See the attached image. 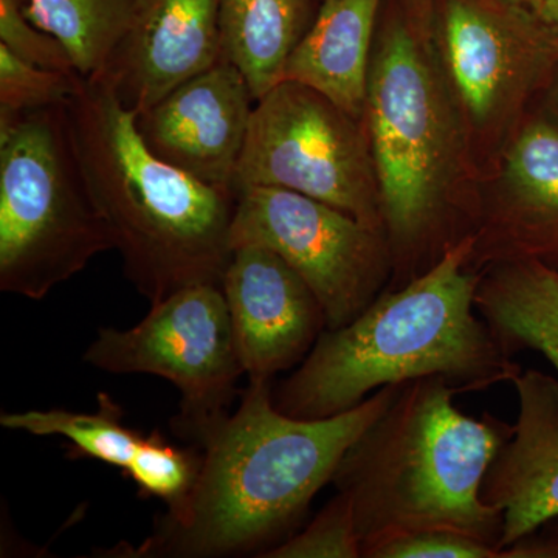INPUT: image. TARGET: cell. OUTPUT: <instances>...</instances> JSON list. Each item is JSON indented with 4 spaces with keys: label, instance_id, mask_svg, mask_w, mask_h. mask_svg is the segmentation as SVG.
<instances>
[{
    "label": "cell",
    "instance_id": "1",
    "mask_svg": "<svg viewBox=\"0 0 558 558\" xmlns=\"http://www.w3.org/2000/svg\"><path fill=\"white\" fill-rule=\"evenodd\" d=\"M399 385L337 416L299 418L277 409L271 380H250L238 410L201 439V472L189 498L120 557H263L295 534L312 499L332 483L341 458Z\"/></svg>",
    "mask_w": 558,
    "mask_h": 558
},
{
    "label": "cell",
    "instance_id": "2",
    "mask_svg": "<svg viewBox=\"0 0 558 558\" xmlns=\"http://www.w3.org/2000/svg\"><path fill=\"white\" fill-rule=\"evenodd\" d=\"M475 241L465 238L409 284L385 290L343 328L323 330L274 391L277 409L299 418L332 417L387 385L424 377H440L459 395L512 384L523 368L476 312Z\"/></svg>",
    "mask_w": 558,
    "mask_h": 558
},
{
    "label": "cell",
    "instance_id": "3",
    "mask_svg": "<svg viewBox=\"0 0 558 558\" xmlns=\"http://www.w3.org/2000/svg\"><path fill=\"white\" fill-rule=\"evenodd\" d=\"M458 395L440 377L403 381L341 458L332 483L351 502L362 558L380 543L425 531L457 532L499 550L502 513L483 501L481 486L513 425L462 413Z\"/></svg>",
    "mask_w": 558,
    "mask_h": 558
},
{
    "label": "cell",
    "instance_id": "4",
    "mask_svg": "<svg viewBox=\"0 0 558 558\" xmlns=\"http://www.w3.org/2000/svg\"><path fill=\"white\" fill-rule=\"evenodd\" d=\"M68 112L87 185L135 289L156 304L190 286H220L236 193L154 156L137 116L105 81L84 80Z\"/></svg>",
    "mask_w": 558,
    "mask_h": 558
},
{
    "label": "cell",
    "instance_id": "5",
    "mask_svg": "<svg viewBox=\"0 0 558 558\" xmlns=\"http://www.w3.org/2000/svg\"><path fill=\"white\" fill-rule=\"evenodd\" d=\"M366 123L392 256L388 289L409 284L472 236L451 193L454 126L429 47L413 22H389L369 65Z\"/></svg>",
    "mask_w": 558,
    "mask_h": 558
},
{
    "label": "cell",
    "instance_id": "6",
    "mask_svg": "<svg viewBox=\"0 0 558 558\" xmlns=\"http://www.w3.org/2000/svg\"><path fill=\"white\" fill-rule=\"evenodd\" d=\"M113 248L76 154L68 106L0 117V290L46 299Z\"/></svg>",
    "mask_w": 558,
    "mask_h": 558
},
{
    "label": "cell",
    "instance_id": "7",
    "mask_svg": "<svg viewBox=\"0 0 558 558\" xmlns=\"http://www.w3.org/2000/svg\"><path fill=\"white\" fill-rule=\"evenodd\" d=\"M247 186L295 191L385 231L379 183L360 121L293 81H282L256 101L234 179L236 193Z\"/></svg>",
    "mask_w": 558,
    "mask_h": 558
},
{
    "label": "cell",
    "instance_id": "8",
    "mask_svg": "<svg viewBox=\"0 0 558 558\" xmlns=\"http://www.w3.org/2000/svg\"><path fill=\"white\" fill-rule=\"evenodd\" d=\"M94 368L153 374L180 392L174 432L199 444L233 402L242 368L226 295L219 284H196L150 304L130 329L102 328L84 354Z\"/></svg>",
    "mask_w": 558,
    "mask_h": 558
},
{
    "label": "cell",
    "instance_id": "9",
    "mask_svg": "<svg viewBox=\"0 0 558 558\" xmlns=\"http://www.w3.org/2000/svg\"><path fill=\"white\" fill-rule=\"evenodd\" d=\"M230 244L263 245L281 256L317 296L329 330L357 318L392 277L385 231L295 191H238Z\"/></svg>",
    "mask_w": 558,
    "mask_h": 558
},
{
    "label": "cell",
    "instance_id": "10",
    "mask_svg": "<svg viewBox=\"0 0 558 558\" xmlns=\"http://www.w3.org/2000/svg\"><path fill=\"white\" fill-rule=\"evenodd\" d=\"M444 61L476 128H492L542 90L558 60V31L509 0H439Z\"/></svg>",
    "mask_w": 558,
    "mask_h": 558
},
{
    "label": "cell",
    "instance_id": "11",
    "mask_svg": "<svg viewBox=\"0 0 558 558\" xmlns=\"http://www.w3.org/2000/svg\"><path fill=\"white\" fill-rule=\"evenodd\" d=\"M256 100L247 80L220 60L137 116L154 156L216 189L234 190Z\"/></svg>",
    "mask_w": 558,
    "mask_h": 558
},
{
    "label": "cell",
    "instance_id": "12",
    "mask_svg": "<svg viewBox=\"0 0 558 558\" xmlns=\"http://www.w3.org/2000/svg\"><path fill=\"white\" fill-rule=\"evenodd\" d=\"M220 288L250 380H274L299 365L326 329L325 312L307 282L263 245L234 248Z\"/></svg>",
    "mask_w": 558,
    "mask_h": 558
},
{
    "label": "cell",
    "instance_id": "13",
    "mask_svg": "<svg viewBox=\"0 0 558 558\" xmlns=\"http://www.w3.org/2000/svg\"><path fill=\"white\" fill-rule=\"evenodd\" d=\"M223 60L219 0H137L101 80L135 116Z\"/></svg>",
    "mask_w": 558,
    "mask_h": 558
},
{
    "label": "cell",
    "instance_id": "14",
    "mask_svg": "<svg viewBox=\"0 0 558 558\" xmlns=\"http://www.w3.org/2000/svg\"><path fill=\"white\" fill-rule=\"evenodd\" d=\"M470 266L535 259L558 269V130L529 120L510 143L498 189L478 209Z\"/></svg>",
    "mask_w": 558,
    "mask_h": 558
},
{
    "label": "cell",
    "instance_id": "15",
    "mask_svg": "<svg viewBox=\"0 0 558 558\" xmlns=\"http://www.w3.org/2000/svg\"><path fill=\"white\" fill-rule=\"evenodd\" d=\"M519 416L488 465L481 498L502 513L499 550L558 515V379L523 369L512 380Z\"/></svg>",
    "mask_w": 558,
    "mask_h": 558
},
{
    "label": "cell",
    "instance_id": "16",
    "mask_svg": "<svg viewBox=\"0 0 558 558\" xmlns=\"http://www.w3.org/2000/svg\"><path fill=\"white\" fill-rule=\"evenodd\" d=\"M380 0H323L296 44L284 81L325 95L352 119H365L369 49Z\"/></svg>",
    "mask_w": 558,
    "mask_h": 558
},
{
    "label": "cell",
    "instance_id": "17",
    "mask_svg": "<svg viewBox=\"0 0 558 558\" xmlns=\"http://www.w3.org/2000/svg\"><path fill=\"white\" fill-rule=\"evenodd\" d=\"M475 307L509 355L532 349L558 374V269L535 259L498 260L480 270Z\"/></svg>",
    "mask_w": 558,
    "mask_h": 558
},
{
    "label": "cell",
    "instance_id": "18",
    "mask_svg": "<svg viewBox=\"0 0 558 558\" xmlns=\"http://www.w3.org/2000/svg\"><path fill=\"white\" fill-rule=\"evenodd\" d=\"M306 0H219L223 60L247 80L258 101L284 81L286 64L306 33Z\"/></svg>",
    "mask_w": 558,
    "mask_h": 558
},
{
    "label": "cell",
    "instance_id": "19",
    "mask_svg": "<svg viewBox=\"0 0 558 558\" xmlns=\"http://www.w3.org/2000/svg\"><path fill=\"white\" fill-rule=\"evenodd\" d=\"M137 0H24V13L69 51L84 80L97 78L128 31Z\"/></svg>",
    "mask_w": 558,
    "mask_h": 558
},
{
    "label": "cell",
    "instance_id": "20",
    "mask_svg": "<svg viewBox=\"0 0 558 558\" xmlns=\"http://www.w3.org/2000/svg\"><path fill=\"white\" fill-rule=\"evenodd\" d=\"M2 427L20 429L35 436H61L75 446L83 457L97 459L128 472L143 436L123 424L121 411L109 396H100L97 413L65 410H31L2 413Z\"/></svg>",
    "mask_w": 558,
    "mask_h": 558
},
{
    "label": "cell",
    "instance_id": "21",
    "mask_svg": "<svg viewBox=\"0 0 558 558\" xmlns=\"http://www.w3.org/2000/svg\"><path fill=\"white\" fill-rule=\"evenodd\" d=\"M202 465V453L179 449L167 442L159 433L140 442L126 475L146 497L159 498L168 510H175L189 498Z\"/></svg>",
    "mask_w": 558,
    "mask_h": 558
},
{
    "label": "cell",
    "instance_id": "22",
    "mask_svg": "<svg viewBox=\"0 0 558 558\" xmlns=\"http://www.w3.org/2000/svg\"><path fill=\"white\" fill-rule=\"evenodd\" d=\"M83 83L81 75L31 64L0 44V117L68 106Z\"/></svg>",
    "mask_w": 558,
    "mask_h": 558
},
{
    "label": "cell",
    "instance_id": "23",
    "mask_svg": "<svg viewBox=\"0 0 558 558\" xmlns=\"http://www.w3.org/2000/svg\"><path fill=\"white\" fill-rule=\"evenodd\" d=\"M362 538L351 502L337 492L303 531L263 554L266 558H362Z\"/></svg>",
    "mask_w": 558,
    "mask_h": 558
},
{
    "label": "cell",
    "instance_id": "24",
    "mask_svg": "<svg viewBox=\"0 0 558 558\" xmlns=\"http://www.w3.org/2000/svg\"><path fill=\"white\" fill-rule=\"evenodd\" d=\"M0 44L31 64L80 75L60 40L25 16L24 0H0Z\"/></svg>",
    "mask_w": 558,
    "mask_h": 558
},
{
    "label": "cell",
    "instance_id": "25",
    "mask_svg": "<svg viewBox=\"0 0 558 558\" xmlns=\"http://www.w3.org/2000/svg\"><path fill=\"white\" fill-rule=\"evenodd\" d=\"M363 558H501V554L468 535L425 531L380 543Z\"/></svg>",
    "mask_w": 558,
    "mask_h": 558
},
{
    "label": "cell",
    "instance_id": "26",
    "mask_svg": "<svg viewBox=\"0 0 558 558\" xmlns=\"http://www.w3.org/2000/svg\"><path fill=\"white\" fill-rule=\"evenodd\" d=\"M502 558H558V515L502 549Z\"/></svg>",
    "mask_w": 558,
    "mask_h": 558
},
{
    "label": "cell",
    "instance_id": "27",
    "mask_svg": "<svg viewBox=\"0 0 558 558\" xmlns=\"http://www.w3.org/2000/svg\"><path fill=\"white\" fill-rule=\"evenodd\" d=\"M542 90H545V116L542 117L558 130V60Z\"/></svg>",
    "mask_w": 558,
    "mask_h": 558
},
{
    "label": "cell",
    "instance_id": "28",
    "mask_svg": "<svg viewBox=\"0 0 558 558\" xmlns=\"http://www.w3.org/2000/svg\"><path fill=\"white\" fill-rule=\"evenodd\" d=\"M539 20L558 31V0H543L537 11Z\"/></svg>",
    "mask_w": 558,
    "mask_h": 558
},
{
    "label": "cell",
    "instance_id": "29",
    "mask_svg": "<svg viewBox=\"0 0 558 558\" xmlns=\"http://www.w3.org/2000/svg\"><path fill=\"white\" fill-rule=\"evenodd\" d=\"M509 2L523 7V9L534 11V13L537 14L539 7H542L543 0H509Z\"/></svg>",
    "mask_w": 558,
    "mask_h": 558
}]
</instances>
